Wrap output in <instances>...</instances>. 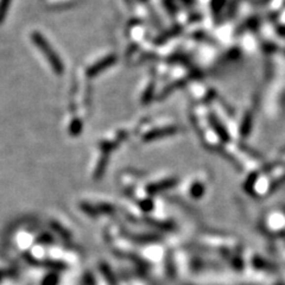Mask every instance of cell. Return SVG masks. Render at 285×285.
<instances>
[{
    "label": "cell",
    "instance_id": "1",
    "mask_svg": "<svg viewBox=\"0 0 285 285\" xmlns=\"http://www.w3.org/2000/svg\"><path fill=\"white\" fill-rule=\"evenodd\" d=\"M34 39H36V42L38 43V44L41 45V47H43L42 49H43V50L45 51V54H47L48 56L50 57V61H51V64H53V67H54L55 69H56V70L61 71V69H62V64H61V62H60L59 60H57L56 57H55L54 55L51 54L50 49H48L49 47H48V48L45 47V42L43 41V39H42V37H39V36H36V38H34Z\"/></svg>",
    "mask_w": 285,
    "mask_h": 285
},
{
    "label": "cell",
    "instance_id": "2",
    "mask_svg": "<svg viewBox=\"0 0 285 285\" xmlns=\"http://www.w3.org/2000/svg\"><path fill=\"white\" fill-rule=\"evenodd\" d=\"M81 207H82L83 212H86V213H87V214H89V215H96L97 212H99V209H97L96 207L91 206V204H88V203L82 204Z\"/></svg>",
    "mask_w": 285,
    "mask_h": 285
},
{
    "label": "cell",
    "instance_id": "3",
    "mask_svg": "<svg viewBox=\"0 0 285 285\" xmlns=\"http://www.w3.org/2000/svg\"><path fill=\"white\" fill-rule=\"evenodd\" d=\"M57 283V278L56 276H48L47 278H45V281L43 282V285H56Z\"/></svg>",
    "mask_w": 285,
    "mask_h": 285
}]
</instances>
